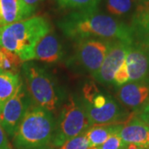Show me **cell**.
<instances>
[{
    "label": "cell",
    "mask_w": 149,
    "mask_h": 149,
    "mask_svg": "<svg viewBox=\"0 0 149 149\" xmlns=\"http://www.w3.org/2000/svg\"><path fill=\"white\" fill-rule=\"evenodd\" d=\"M80 101L91 125L124 124L136 114L135 111L128 112L111 95L101 91L93 81L84 85Z\"/></svg>",
    "instance_id": "3957f363"
},
{
    "label": "cell",
    "mask_w": 149,
    "mask_h": 149,
    "mask_svg": "<svg viewBox=\"0 0 149 149\" xmlns=\"http://www.w3.org/2000/svg\"><path fill=\"white\" fill-rule=\"evenodd\" d=\"M57 26L65 37L74 42L99 38L133 43L128 24L98 10L71 12L57 22Z\"/></svg>",
    "instance_id": "6da1fadb"
},
{
    "label": "cell",
    "mask_w": 149,
    "mask_h": 149,
    "mask_svg": "<svg viewBox=\"0 0 149 149\" xmlns=\"http://www.w3.org/2000/svg\"><path fill=\"white\" fill-rule=\"evenodd\" d=\"M148 126H149V123H148ZM148 146H149V133H148Z\"/></svg>",
    "instance_id": "836d02e7"
},
{
    "label": "cell",
    "mask_w": 149,
    "mask_h": 149,
    "mask_svg": "<svg viewBox=\"0 0 149 149\" xmlns=\"http://www.w3.org/2000/svg\"><path fill=\"white\" fill-rule=\"evenodd\" d=\"M138 3H146V2H149V0H135Z\"/></svg>",
    "instance_id": "4dcf8cb0"
},
{
    "label": "cell",
    "mask_w": 149,
    "mask_h": 149,
    "mask_svg": "<svg viewBox=\"0 0 149 149\" xmlns=\"http://www.w3.org/2000/svg\"><path fill=\"white\" fill-rule=\"evenodd\" d=\"M138 43V42H137ZM139 44H141V45H143V46H144L146 48H148V50L149 51V40L148 41H147L146 42H143V43H139Z\"/></svg>",
    "instance_id": "f1b7e54d"
},
{
    "label": "cell",
    "mask_w": 149,
    "mask_h": 149,
    "mask_svg": "<svg viewBox=\"0 0 149 149\" xmlns=\"http://www.w3.org/2000/svg\"><path fill=\"white\" fill-rule=\"evenodd\" d=\"M22 80L32 104L55 113L64 100L63 92L56 80L46 69L33 61L23 62Z\"/></svg>",
    "instance_id": "5b68a950"
},
{
    "label": "cell",
    "mask_w": 149,
    "mask_h": 149,
    "mask_svg": "<svg viewBox=\"0 0 149 149\" xmlns=\"http://www.w3.org/2000/svg\"><path fill=\"white\" fill-rule=\"evenodd\" d=\"M136 114L139 118H141L146 123H149V98L143 106L139 111L136 112Z\"/></svg>",
    "instance_id": "cb8c5ba5"
},
{
    "label": "cell",
    "mask_w": 149,
    "mask_h": 149,
    "mask_svg": "<svg viewBox=\"0 0 149 149\" xmlns=\"http://www.w3.org/2000/svg\"><path fill=\"white\" fill-rule=\"evenodd\" d=\"M22 80L20 73H13L0 69V111L16 92Z\"/></svg>",
    "instance_id": "e0dca14e"
},
{
    "label": "cell",
    "mask_w": 149,
    "mask_h": 149,
    "mask_svg": "<svg viewBox=\"0 0 149 149\" xmlns=\"http://www.w3.org/2000/svg\"><path fill=\"white\" fill-rule=\"evenodd\" d=\"M51 31L50 22L42 16L4 25L0 27V47L16 54L22 62L30 61L37 43Z\"/></svg>",
    "instance_id": "7a4b0ae2"
},
{
    "label": "cell",
    "mask_w": 149,
    "mask_h": 149,
    "mask_svg": "<svg viewBox=\"0 0 149 149\" xmlns=\"http://www.w3.org/2000/svg\"><path fill=\"white\" fill-rule=\"evenodd\" d=\"M129 81L149 80V51L137 42L130 45L125 58Z\"/></svg>",
    "instance_id": "8fae6325"
},
{
    "label": "cell",
    "mask_w": 149,
    "mask_h": 149,
    "mask_svg": "<svg viewBox=\"0 0 149 149\" xmlns=\"http://www.w3.org/2000/svg\"><path fill=\"white\" fill-rule=\"evenodd\" d=\"M57 5L64 9L76 11H94L98 9L101 0H55Z\"/></svg>",
    "instance_id": "d6986e66"
},
{
    "label": "cell",
    "mask_w": 149,
    "mask_h": 149,
    "mask_svg": "<svg viewBox=\"0 0 149 149\" xmlns=\"http://www.w3.org/2000/svg\"><path fill=\"white\" fill-rule=\"evenodd\" d=\"M23 1L27 3V5L36 7L37 4H38L39 3L42 2V1H44V0H23Z\"/></svg>",
    "instance_id": "4316f807"
},
{
    "label": "cell",
    "mask_w": 149,
    "mask_h": 149,
    "mask_svg": "<svg viewBox=\"0 0 149 149\" xmlns=\"http://www.w3.org/2000/svg\"><path fill=\"white\" fill-rule=\"evenodd\" d=\"M54 114L32 104L13 138L15 149H43L51 146L55 130Z\"/></svg>",
    "instance_id": "277c9868"
},
{
    "label": "cell",
    "mask_w": 149,
    "mask_h": 149,
    "mask_svg": "<svg viewBox=\"0 0 149 149\" xmlns=\"http://www.w3.org/2000/svg\"><path fill=\"white\" fill-rule=\"evenodd\" d=\"M32 104L26 86L22 79L16 92L6 102L0 111V124L8 138L13 139L20 123Z\"/></svg>",
    "instance_id": "ba28073f"
},
{
    "label": "cell",
    "mask_w": 149,
    "mask_h": 149,
    "mask_svg": "<svg viewBox=\"0 0 149 149\" xmlns=\"http://www.w3.org/2000/svg\"><path fill=\"white\" fill-rule=\"evenodd\" d=\"M128 81H129V76H128L127 66H126L125 61H124V62L118 68V70L116 71V73L114 74L113 84L115 86H117V87H119L121 85L128 83Z\"/></svg>",
    "instance_id": "603a6c76"
},
{
    "label": "cell",
    "mask_w": 149,
    "mask_h": 149,
    "mask_svg": "<svg viewBox=\"0 0 149 149\" xmlns=\"http://www.w3.org/2000/svg\"><path fill=\"white\" fill-rule=\"evenodd\" d=\"M43 149H56V148H54L53 147H52V146H49V147H47V148H43Z\"/></svg>",
    "instance_id": "1f68e13d"
},
{
    "label": "cell",
    "mask_w": 149,
    "mask_h": 149,
    "mask_svg": "<svg viewBox=\"0 0 149 149\" xmlns=\"http://www.w3.org/2000/svg\"><path fill=\"white\" fill-rule=\"evenodd\" d=\"M89 149H100V147H95V148H90Z\"/></svg>",
    "instance_id": "d6a6232c"
},
{
    "label": "cell",
    "mask_w": 149,
    "mask_h": 149,
    "mask_svg": "<svg viewBox=\"0 0 149 149\" xmlns=\"http://www.w3.org/2000/svg\"><path fill=\"white\" fill-rule=\"evenodd\" d=\"M122 125L123 124L92 125L85 133L91 148L100 147L113 134L118 133Z\"/></svg>",
    "instance_id": "2e32d148"
},
{
    "label": "cell",
    "mask_w": 149,
    "mask_h": 149,
    "mask_svg": "<svg viewBox=\"0 0 149 149\" xmlns=\"http://www.w3.org/2000/svg\"><path fill=\"white\" fill-rule=\"evenodd\" d=\"M130 45L120 41H112L106 56L99 70L92 75L96 81L104 84H113L114 74L124 62Z\"/></svg>",
    "instance_id": "9c48e42d"
},
{
    "label": "cell",
    "mask_w": 149,
    "mask_h": 149,
    "mask_svg": "<svg viewBox=\"0 0 149 149\" xmlns=\"http://www.w3.org/2000/svg\"><path fill=\"white\" fill-rule=\"evenodd\" d=\"M91 148L85 133L70 139L57 149H89Z\"/></svg>",
    "instance_id": "44dd1931"
},
{
    "label": "cell",
    "mask_w": 149,
    "mask_h": 149,
    "mask_svg": "<svg viewBox=\"0 0 149 149\" xmlns=\"http://www.w3.org/2000/svg\"><path fill=\"white\" fill-rule=\"evenodd\" d=\"M137 3L135 0H106V8L112 15L126 16L133 12Z\"/></svg>",
    "instance_id": "ac0fdd59"
},
{
    "label": "cell",
    "mask_w": 149,
    "mask_h": 149,
    "mask_svg": "<svg viewBox=\"0 0 149 149\" xmlns=\"http://www.w3.org/2000/svg\"><path fill=\"white\" fill-rule=\"evenodd\" d=\"M133 42L143 43L149 40V2L137 3L129 22Z\"/></svg>",
    "instance_id": "9a60e30c"
},
{
    "label": "cell",
    "mask_w": 149,
    "mask_h": 149,
    "mask_svg": "<svg viewBox=\"0 0 149 149\" xmlns=\"http://www.w3.org/2000/svg\"><path fill=\"white\" fill-rule=\"evenodd\" d=\"M91 123L80 99L70 95L59 112L51 146L58 148L70 139L91 128Z\"/></svg>",
    "instance_id": "8992f818"
},
{
    "label": "cell",
    "mask_w": 149,
    "mask_h": 149,
    "mask_svg": "<svg viewBox=\"0 0 149 149\" xmlns=\"http://www.w3.org/2000/svg\"><path fill=\"white\" fill-rule=\"evenodd\" d=\"M148 133V124L135 114L128 122L123 124L118 134L126 144L132 143L149 147Z\"/></svg>",
    "instance_id": "4fadbf2b"
},
{
    "label": "cell",
    "mask_w": 149,
    "mask_h": 149,
    "mask_svg": "<svg viewBox=\"0 0 149 149\" xmlns=\"http://www.w3.org/2000/svg\"><path fill=\"white\" fill-rule=\"evenodd\" d=\"M0 149H14L11 146L4 129L0 124Z\"/></svg>",
    "instance_id": "d4e9b609"
},
{
    "label": "cell",
    "mask_w": 149,
    "mask_h": 149,
    "mask_svg": "<svg viewBox=\"0 0 149 149\" xmlns=\"http://www.w3.org/2000/svg\"><path fill=\"white\" fill-rule=\"evenodd\" d=\"M125 149H149V147L146 146H141V145H137V144H127Z\"/></svg>",
    "instance_id": "484cf974"
},
{
    "label": "cell",
    "mask_w": 149,
    "mask_h": 149,
    "mask_svg": "<svg viewBox=\"0 0 149 149\" xmlns=\"http://www.w3.org/2000/svg\"><path fill=\"white\" fill-rule=\"evenodd\" d=\"M0 11L4 26L32 17L36 7L27 5L23 0H0Z\"/></svg>",
    "instance_id": "5bb4252c"
},
{
    "label": "cell",
    "mask_w": 149,
    "mask_h": 149,
    "mask_svg": "<svg viewBox=\"0 0 149 149\" xmlns=\"http://www.w3.org/2000/svg\"><path fill=\"white\" fill-rule=\"evenodd\" d=\"M118 101L129 109L138 112L149 98V80L128 81L118 87Z\"/></svg>",
    "instance_id": "30bf717a"
},
{
    "label": "cell",
    "mask_w": 149,
    "mask_h": 149,
    "mask_svg": "<svg viewBox=\"0 0 149 149\" xmlns=\"http://www.w3.org/2000/svg\"><path fill=\"white\" fill-rule=\"evenodd\" d=\"M127 144L120 138L118 133H115L107 139L106 142L100 147V149H125Z\"/></svg>",
    "instance_id": "7402d4cb"
},
{
    "label": "cell",
    "mask_w": 149,
    "mask_h": 149,
    "mask_svg": "<svg viewBox=\"0 0 149 149\" xmlns=\"http://www.w3.org/2000/svg\"><path fill=\"white\" fill-rule=\"evenodd\" d=\"M3 61V52L2 48L0 47V69H1V67H2Z\"/></svg>",
    "instance_id": "83f0119b"
},
{
    "label": "cell",
    "mask_w": 149,
    "mask_h": 149,
    "mask_svg": "<svg viewBox=\"0 0 149 149\" xmlns=\"http://www.w3.org/2000/svg\"><path fill=\"white\" fill-rule=\"evenodd\" d=\"M3 26V19H2V15H1V11H0V27Z\"/></svg>",
    "instance_id": "f546056e"
},
{
    "label": "cell",
    "mask_w": 149,
    "mask_h": 149,
    "mask_svg": "<svg viewBox=\"0 0 149 149\" xmlns=\"http://www.w3.org/2000/svg\"><path fill=\"white\" fill-rule=\"evenodd\" d=\"M2 50L3 52V61L1 69L8 72L19 73V70L23 64L22 61L13 52H11L3 48H2Z\"/></svg>",
    "instance_id": "ffe728a7"
},
{
    "label": "cell",
    "mask_w": 149,
    "mask_h": 149,
    "mask_svg": "<svg viewBox=\"0 0 149 149\" xmlns=\"http://www.w3.org/2000/svg\"><path fill=\"white\" fill-rule=\"evenodd\" d=\"M62 56V45L57 36L52 31L40 40L34 52V60L48 64L58 62Z\"/></svg>",
    "instance_id": "7c38bea8"
},
{
    "label": "cell",
    "mask_w": 149,
    "mask_h": 149,
    "mask_svg": "<svg viewBox=\"0 0 149 149\" xmlns=\"http://www.w3.org/2000/svg\"><path fill=\"white\" fill-rule=\"evenodd\" d=\"M111 42L112 41L99 38H87L75 42L70 63L93 75L100 68Z\"/></svg>",
    "instance_id": "52a82bcc"
}]
</instances>
